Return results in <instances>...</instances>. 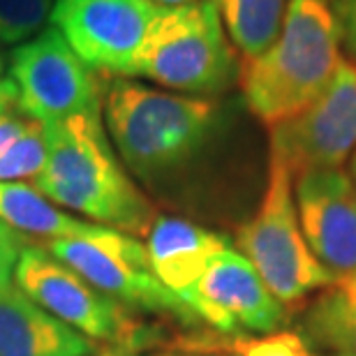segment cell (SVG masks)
Returning a JSON list of instances; mask_svg holds the SVG:
<instances>
[{
	"instance_id": "6da1fadb",
	"label": "cell",
	"mask_w": 356,
	"mask_h": 356,
	"mask_svg": "<svg viewBox=\"0 0 356 356\" xmlns=\"http://www.w3.org/2000/svg\"><path fill=\"white\" fill-rule=\"evenodd\" d=\"M44 125L47 165L31 185L56 206L130 236H148L153 204L113 151L102 113H79Z\"/></svg>"
},
{
	"instance_id": "7a4b0ae2",
	"label": "cell",
	"mask_w": 356,
	"mask_h": 356,
	"mask_svg": "<svg viewBox=\"0 0 356 356\" xmlns=\"http://www.w3.org/2000/svg\"><path fill=\"white\" fill-rule=\"evenodd\" d=\"M343 38L329 0H289L282 28L266 51L241 65L248 111L266 127L298 116L336 76Z\"/></svg>"
},
{
	"instance_id": "3957f363",
	"label": "cell",
	"mask_w": 356,
	"mask_h": 356,
	"mask_svg": "<svg viewBox=\"0 0 356 356\" xmlns=\"http://www.w3.org/2000/svg\"><path fill=\"white\" fill-rule=\"evenodd\" d=\"M113 146L141 181L155 183L181 172L204 151L218 120L216 102L144 86L116 76L102 97Z\"/></svg>"
},
{
	"instance_id": "277c9868",
	"label": "cell",
	"mask_w": 356,
	"mask_h": 356,
	"mask_svg": "<svg viewBox=\"0 0 356 356\" xmlns=\"http://www.w3.org/2000/svg\"><path fill=\"white\" fill-rule=\"evenodd\" d=\"M241 67L216 0L165 7L130 67L132 76L183 95H218L238 79Z\"/></svg>"
},
{
	"instance_id": "5b68a950",
	"label": "cell",
	"mask_w": 356,
	"mask_h": 356,
	"mask_svg": "<svg viewBox=\"0 0 356 356\" xmlns=\"http://www.w3.org/2000/svg\"><path fill=\"white\" fill-rule=\"evenodd\" d=\"M236 248L287 308L338 280L308 248L296 211L294 176L273 151L264 197L257 213L238 227Z\"/></svg>"
},
{
	"instance_id": "8992f818",
	"label": "cell",
	"mask_w": 356,
	"mask_h": 356,
	"mask_svg": "<svg viewBox=\"0 0 356 356\" xmlns=\"http://www.w3.org/2000/svg\"><path fill=\"white\" fill-rule=\"evenodd\" d=\"M47 250L76 270L95 289L120 303L176 315L192 324L197 315L155 275L146 245L125 232L92 225L86 236L47 241Z\"/></svg>"
},
{
	"instance_id": "52a82bcc",
	"label": "cell",
	"mask_w": 356,
	"mask_h": 356,
	"mask_svg": "<svg viewBox=\"0 0 356 356\" xmlns=\"http://www.w3.org/2000/svg\"><path fill=\"white\" fill-rule=\"evenodd\" d=\"M7 70L26 118L56 123L79 113H102L97 74L54 26L14 49Z\"/></svg>"
},
{
	"instance_id": "ba28073f",
	"label": "cell",
	"mask_w": 356,
	"mask_h": 356,
	"mask_svg": "<svg viewBox=\"0 0 356 356\" xmlns=\"http://www.w3.org/2000/svg\"><path fill=\"white\" fill-rule=\"evenodd\" d=\"M162 10L153 0H56L49 21L92 72L127 79Z\"/></svg>"
},
{
	"instance_id": "9c48e42d",
	"label": "cell",
	"mask_w": 356,
	"mask_h": 356,
	"mask_svg": "<svg viewBox=\"0 0 356 356\" xmlns=\"http://www.w3.org/2000/svg\"><path fill=\"white\" fill-rule=\"evenodd\" d=\"M14 280L35 303L86 338L116 340L127 347L141 345L139 324L127 317L116 298L95 289L49 250L26 248Z\"/></svg>"
},
{
	"instance_id": "30bf717a",
	"label": "cell",
	"mask_w": 356,
	"mask_h": 356,
	"mask_svg": "<svg viewBox=\"0 0 356 356\" xmlns=\"http://www.w3.org/2000/svg\"><path fill=\"white\" fill-rule=\"evenodd\" d=\"M270 151L291 176L343 169L356 151V60L343 58L326 90L282 125L270 127Z\"/></svg>"
},
{
	"instance_id": "8fae6325",
	"label": "cell",
	"mask_w": 356,
	"mask_h": 356,
	"mask_svg": "<svg viewBox=\"0 0 356 356\" xmlns=\"http://www.w3.org/2000/svg\"><path fill=\"white\" fill-rule=\"evenodd\" d=\"M197 317L222 333L238 329L273 333L289 322V310L273 296L254 266L238 250L227 248L206 273L181 294Z\"/></svg>"
},
{
	"instance_id": "7c38bea8",
	"label": "cell",
	"mask_w": 356,
	"mask_h": 356,
	"mask_svg": "<svg viewBox=\"0 0 356 356\" xmlns=\"http://www.w3.org/2000/svg\"><path fill=\"white\" fill-rule=\"evenodd\" d=\"M298 220L308 248L338 277L356 273V188L345 169H317L294 181Z\"/></svg>"
},
{
	"instance_id": "4fadbf2b",
	"label": "cell",
	"mask_w": 356,
	"mask_h": 356,
	"mask_svg": "<svg viewBox=\"0 0 356 356\" xmlns=\"http://www.w3.org/2000/svg\"><path fill=\"white\" fill-rule=\"evenodd\" d=\"M95 345L24 289L0 287V356H90Z\"/></svg>"
},
{
	"instance_id": "5bb4252c",
	"label": "cell",
	"mask_w": 356,
	"mask_h": 356,
	"mask_svg": "<svg viewBox=\"0 0 356 356\" xmlns=\"http://www.w3.org/2000/svg\"><path fill=\"white\" fill-rule=\"evenodd\" d=\"M227 248L229 245L220 234L183 218H158L146 241V252L155 275L178 298Z\"/></svg>"
},
{
	"instance_id": "9a60e30c",
	"label": "cell",
	"mask_w": 356,
	"mask_h": 356,
	"mask_svg": "<svg viewBox=\"0 0 356 356\" xmlns=\"http://www.w3.org/2000/svg\"><path fill=\"white\" fill-rule=\"evenodd\" d=\"M301 338L317 356H356V291L329 284L301 315Z\"/></svg>"
},
{
	"instance_id": "2e32d148",
	"label": "cell",
	"mask_w": 356,
	"mask_h": 356,
	"mask_svg": "<svg viewBox=\"0 0 356 356\" xmlns=\"http://www.w3.org/2000/svg\"><path fill=\"white\" fill-rule=\"evenodd\" d=\"M0 220L19 234H31L47 241L86 236L95 225L67 216L26 183H0Z\"/></svg>"
},
{
	"instance_id": "e0dca14e",
	"label": "cell",
	"mask_w": 356,
	"mask_h": 356,
	"mask_svg": "<svg viewBox=\"0 0 356 356\" xmlns=\"http://www.w3.org/2000/svg\"><path fill=\"white\" fill-rule=\"evenodd\" d=\"M232 44L254 58L273 44L289 0H216Z\"/></svg>"
},
{
	"instance_id": "ac0fdd59",
	"label": "cell",
	"mask_w": 356,
	"mask_h": 356,
	"mask_svg": "<svg viewBox=\"0 0 356 356\" xmlns=\"http://www.w3.org/2000/svg\"><path fill=\"white\" fill-rule=\"evenodd\" d=\"M47 165L44 125L28 120L24 134L0 155V183H21L38 178Z\"/></svg>"
},
{
	"instance_id": "d6986e66",
	"label": "cell",
	"mask_w": 356,
	"mask_h": 356,
	"mask_svg": "<svg viewBox=\"0 0 356 356\" xmlns=\"http://www.w3.org/2000/svg\"><path fill=\"white\" fill-rule=\"evenodd\" d=\"M56 0H0V42L24 44L51 17Z\"/></svg>"
},
{
	"instance_id": "ffe728a7",
	"label": "cell",
	"mask_w": 356,
	"mask_h": 356,
	"mask_svg": "<svg viewBox=\"0 0 356 356\" xmlns=\"http://www.w3.org/2000/svg\"><path fill=\"white\" fill-rule=\"evenodd\" d=\"M236 356H317L298 331H273L261 338H234Z\"/></svg>"
},
{
	"instance_id": "44dd1931",
	"label": "cell",
	"mask_w": 356,
	"mask_h": 356,
	"mask_svg": "<svg viewBox=\"0 0 356 356\" xmlns=\"http://www.w3.org/2000/svg\"><path fill=\"white\" fill-rule=\"evenodd\" d=\"M26 238L24 234L12 229L10 225L0 220V287L12 284L14 270L21 259V254L26 250Z\"/></svg>"
},
{
	"instance_id": "7402d4cb",
	"label": "cell",
	"mask_w": 356,
	"mask_h": 356,
	"mask_svg": "<svg viewBox=\"0 0 356 356\" xmlns=\"http://www.w3.org/2000/svg\"><path fill=\"white\" fill-rule=\"evenodd\" d=\"M340 26V38L356 60V0H329Z\"/></svg>"
},
{
	"instance_id": "603a6c76",
	"label": "cell",
	"mask_w": 356,
	"mask_h": 356,
	"mask_svg": "<svg viewBox=\"0 0 356 356\" xmlns=\"http://www.w3.org/2000/svg\"><path fill=\"white\" fill-rule=\"evenodd\" d=\"M28 120L31 118H21V116H14V113L0 116V155H3L21 134H24Z\"/></svg>"
},
{
	"instance_id": "cb8c5ba5",
	"label": "cell",
	"mask_w": 356,
	"mask_h": 356,
	"mask_svg": "<svg viewBox=\"0 0 356 356\" xmlns=\"http://www.w3.org/2000/svg\"><path fill=\"white\" fill-rule=\"evenodd\" d=\"M17 86L12 83V79H3L0 76V116H5V113H12V109L17 106Z\"/></svg>"
},
{
	"instance_id": "d4e9b609",
	"label": "cell",
	"mask_w": 356,
	"mask_h": 356,
	"mask_svg": "<svg viewBox=\"0 0 356 356\" xmlns=\"http://www.w3.org/2000/svg\"><path fill=\"white\" fill-rule=\"evenodd\" d=\"M347 176H350L352 185L356 188V151L350 155V167H347Z\"/></svg>"
},
{
	"instance_id": "484cf974",
	"label": "cell",
	"mask_w": 356,
	"mask_h": 356,
	"mask_svg": "<svg viewBox=\"0 0 356 356\" xmlns=\"http://www.w3.org/2000/svg\"><path fill=\"white\" fill-rule=\"evenodd\" d=\"M162 7H178V5H188V3H197V0H153Z\"/></svg>"
},
{
	"instance_id": "4316f807",
	"label": "cell",
	"mask_w": 356,
	"mask_h": 356,
	"mask_svg": "<svg viewBox=\"0 0 356 356\" xmlns=\"http://www.w3.org/2000/svg\"><path fill=\"white\" fill-rule=\"evenodd\" d=\"M7 65H10V58H7V54L3 51V42H0V74H5Z\"/></svg>"
},
{
	"instance_id": "83f0119b",
	"label": "cell",
	"mask_w": 356,
	"mask_h": 356,
	"mask_svg": "<svg viewBox=\"0 0 356 356\" xmlns=\"http://www.w3.org/2000/svg\"><path fill=\"white\" fill-rule=\"evenodd\" d=\"M340 280H345V282L350 284V287L356 291V273H354V275H350V277H340Z\"/></svg>"
},
{
	"instance_id": "f1b7e54d",
	"label": "cell",
	"mask_w": 356,
	"mask_h": 356,
	"mask_svg": "<svg viewBox=\"0 0 356 356\" xmlns=\"http://www.w3.org/2000/svg\"><path fill=\"white\" fill-rule=\"evenodd\" d=\"M151 356H176V354H151Z\"/></svg>"
},
{
	"instance_id": "f546056e",
	"label": "cell",
	"mask_w": 356,
	"mask_h": 356,
	"mask_svg": "<svg viewBox=\"0 0 356 356\" xmlns=\"http://www.w3.org/2000/svg\"><path fill=\"white\" fill-rule=\"evenodd\" d=\"M104 356H109V354H104Z\"/></svg>"
}]
</instances>
